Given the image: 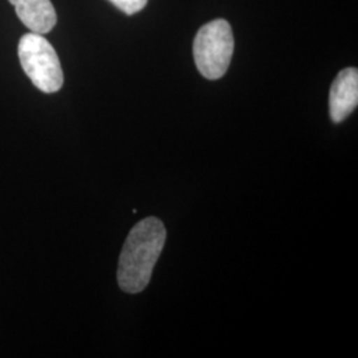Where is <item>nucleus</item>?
<instances>
[{
    "label": "nucleus",
    "mask_w": 358,
    "mask_h": 358,
    "mask_svg": "<svg viewBox=\"0 0 358 358\" xmlns=\"http://www.w3.org/2000/svg\"><path fill=\"white\" fill-rule=\"evenodd\" d=\"M109 1L127 15L140 13L148 4V0H109Z\"/></svg>",
    "instance_id": "nucleus-6"
},
{
    "label": "nucleus",
    "mask_w": 358,
    "mask_h": 358,
    "mask_svg": "<svg viewBox=\"0 0 358 358\" xmlns=\"http://www.w3.org/2000/svg\"><path fill=\"white\" fill-rule=\"evenodd\" d=\"M17 53L27 76L38 90L44 93L62 90L64 75L59 56L43 35L26 34L19 41Z\"/></svg>",
    "instance_id": "nucleus-2"
},
{
    "label": "nucleus",
    "mask_w": 358,
    "mask_h": 358,
    "mask_svg": "<svg viewBox=\"0 0 358 358\" xmlns=\"http://www.w3.org/2000/svg\"><path fill=\"white\" fill-rule=\"evenodd\" d=\"M20 22L35 34H48L56 26L57 16L51 0H10Z\"/></svg>",
    "instance_id": "nucleus-5"
},
{
    "label": "nucleus",
    "mask_w": 358,
    "mask_h": 358,
    "mask_svg": "<svg viewBox=\"0 0 358 358\" xmlns=\"http://www.w3.org/2000/svg\"><path fill=\"white\" fill-rule=\"evenodd\" d=\"M165 241V226L157 217L143 219L129 232L117 271L118 285L124 292L140 294L148 287Z\"/></svg>",
    "instance_id": "nucleus-1"
},
{
    "label": "nucleus",
    "mask_w": 358,
    "mask_h": 358,
    "mask_svg": "<svg viewBox=\"0 0 358 358\" xmlns=\"http://www.w3.org/2000/svg\"><path fill=\"white\" fill-rule=\"evenodd\" d=\"M358 103V71L346 68L333 81L329 93V112L333 122H343Z\"/></svg>",
    "instance_id": "nucleus-4"
},
{
    "label": "nucleus",
    "mask_w": 358,
    "mask_h": 358,
    "mask_svg": "<svg viewBox=\"0 0 358 358\" xmlns=\"http://www.w3.org/2000/svg\"><path fill=\"white\" fill-rule=\"evenodd\" d=\"M192 51L202 76L208 80L224 76L234 53V35L229 22L217 19L202 27L194 38Z\"/></svg>",
    "instance_id": "nucleus-3"
}]
</instances>
